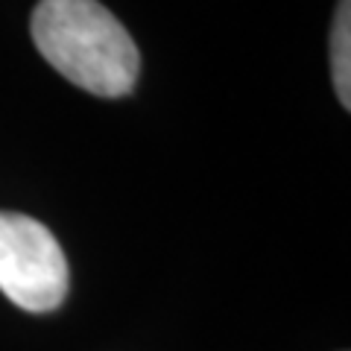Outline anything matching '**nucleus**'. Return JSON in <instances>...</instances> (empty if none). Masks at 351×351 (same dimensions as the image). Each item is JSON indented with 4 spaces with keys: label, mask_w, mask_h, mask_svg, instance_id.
I'll return each instance as SVG.
<instances>
[{
    "label": "nucleus",
    "mask_w": 351,
    "mask_h": 351,
    "mask_svg": "<svg viewBox=\"0 0 351 351\" xmlns=\"http://www.w3.org/2000/svg\"><path fill=\"white\" fill-rule=\"evenodd\" d=\"M331 76L343 108H351V3L339 0L331 27Z\"/></svg>",
    "instance_id": "7ed1b4c3"
},
{
    "label": "nucleus",
    "mask_w": 351,
    "mask_h": 351,
    "mask_svg": "<svg viewBox=\"0 0 351 351\" xmlns=\"http://www.w3.org/2000/svg\"><path fill=\"white\" fill-rule=\"evenodd\" d=\"M0 293L27 313H50L68 295V261L59 240L18 211H0Z\"/></svg>",
    "instance_id": "f03ea898"
},
{
    "label": "nucleus",
    "mask_w": 351,
    "mask_h": 351,
    "mask_svg": "<svg viewBox=\"0 0 351 351\" xmlns=\"http://www.w3.org/2000/svg\"><path fill=\"white\" fill-rule=\"evenodd\" d=\"M32 41L64 80L97 97H126L135 88L141 53L129 29L97 0H38Z\"/></svg>",
    "instance_id": "f257e3e1"
}]
</instances>
